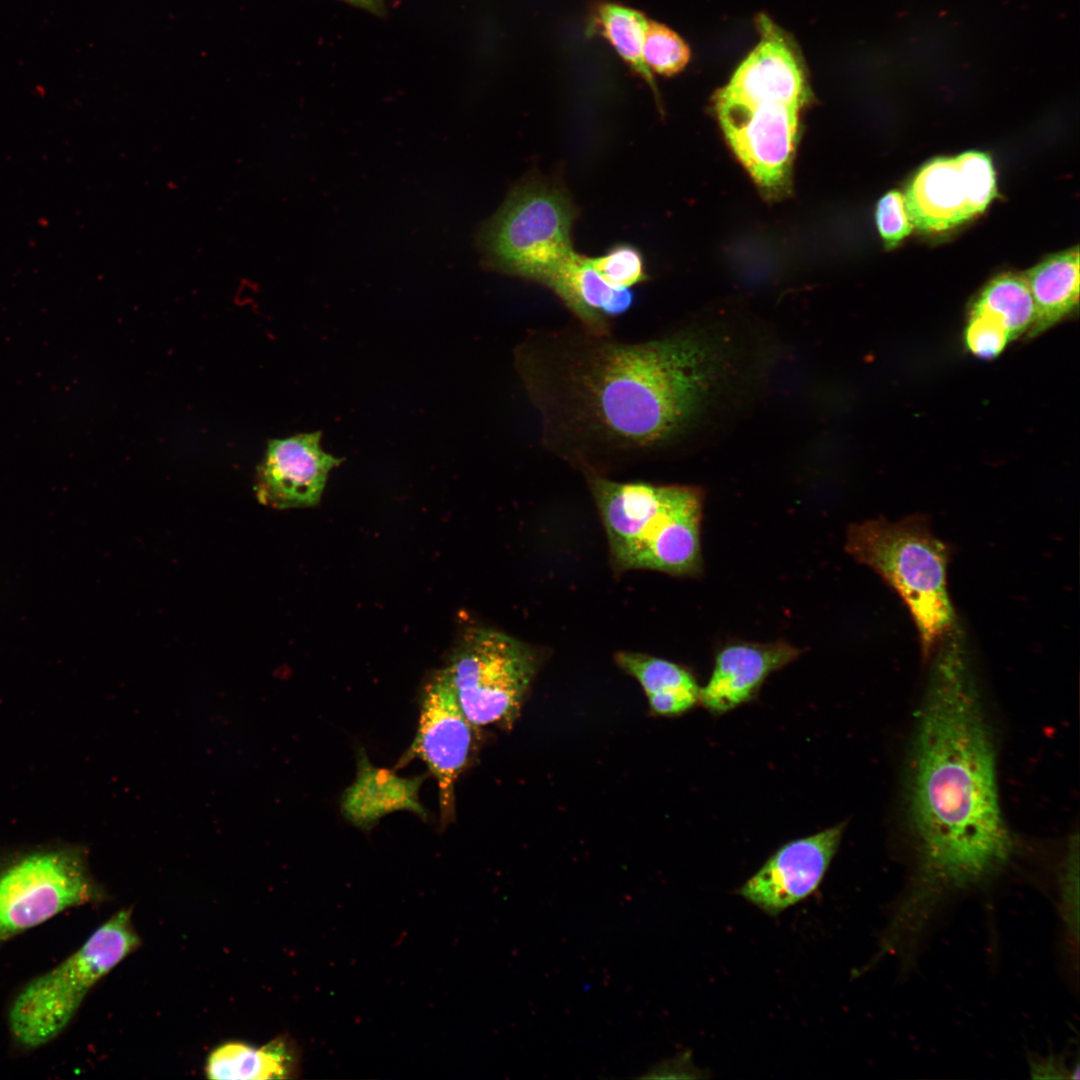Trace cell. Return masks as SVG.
Instances as JSON below:
<instances>
[{
    "label": "cell",
    "instance_id": "1",
    "mask_svg": "<svg viewBox=\"0 0 1080 1080\" xmlns=\"http://www.w3.org/2000/svg\"><path fill=\"white\" fill-rule=\"evenodd\" d=\"M512 359L543 447L585 474L672 443L723 369L715 345L696 331L627 341L577 323L529 329Z\"/></svg>",
    "mask_w": 1080,
    "mask_h": 1080
},
{
    "label": "cell",
    "instance_id": "24",
    "mask_svg": "<svg viewBox=\"0 0 1080 1080\" xmlns=\"http://www.w3.org/2000/svg\"><path fill=\"white\" fill-rule=\"evenodd\" d=\"M588 259L599 275L616 288H631L647 278L641 253L630 245H617L600 257Z\"/></svg>",
    "mask_w": 1080,
    "mask_h": 1080
},
{
    "label": "cell",
    "instance_id": "15",
    "mask_svg": "<svg viewBox=\"0 0 1080 1080\" xmlns=\"http://www.w3.org/2000/svg\"><path fill=\"white\" fill-rule=\"evenodd\" d=\"M761 19L760 42L720 91L745 102L774 101L804 106L809 93L802 69L773 23Z\"/></svg>",
    "mask_w": 1080,
    "mask_h": 1080
},
{
    "label": "cell",
    "instance_id": "19",
    "mask_svg": "<svg viewBox=\"0 0 1080 1080\" xmlns=\"http://www.w3.org/2000/svg\"><path fill=\"white\" fill-rule=\"evenodd\" d=\"M300 1056L293 1040L278 1036L256 1047L241 1041L217 1046L208 1056L209 1079H287L299 1072Z\"/></svg>",
    "mask_w": 1080,
    "mask_h": 1080
},
{
    "label": "cell",
    "instance_id": "21",
    "mask_svg": "<svg viewBox=\"0 0 1080 1080\" xmlns=\"http://www.w3.org/2000/svg\"><path fill=\"white\" fill-rule=\"evenodd\" d=\"M647 24L646 16L636 9L614 2H600L592 9L587 32L609 41L630 69L646 81L658 99L657 86L643 57Z\"/></svg>",
    "mask_w": 1080,
    "mask_h": 1080
},
{
    "label": "cell",
    "instance_id": "12",
    "mask_svg": "<svg viewBox=\"0 0 1080 1080\" xmlns=\"http://www.w3.org/2000/svg\"><path fill=\"white\" fill-rule=\"evenodd\" d=\"M845 827L846 823L842 822L785 843L737 893L771 916L801 902L820 886Z\"/></svg>",
    "mask_w": 1080,
    "mask_h": 1080
},
{
    "label": "cell",
    "instance_id": "27",
    "mask_svg": "<svg viewBox=\"0 0 1080 1080\" xmlns=\"http://www.w3.org/2000/svg\"><path fill=\"white\" fill-rule=\"evenodd\" d=\"M688 1055L680 1056L670 1060L663 1061L650 1067L644 1075L640 1076L641 1079H659V1078H683L690 1077L687 1072L689 1068Z\"/></svg>",
    "mask_w": 1080,
    "mask_h": 1080
},
{
    "label": "cell",
    "instance_id": "2",
    "mask_svg": "<svg viewBox=\"0 0 1080 1080\" xmlns=\"http://www.w3.org/2000/svg\"><path fill=\"white\" fill-rule=\"evenodd\" d=\"M932 657L913 737L909 816L920 878L963 889L997 874L1013 841L999 803L991 728L958 626Z\"/></svg>",
    "mask_w": 1080,
    "mask_h": 1080
},
{
    "label": "cell",
    "instance_id": "3",
    "mask_svg": "<svg viewBox=\"0 0 1080 1080\" xmlns=\"http://www.w3.org/2000/svg\"><path fill=\"white\" fill-rule=\"evenodd\" d=\"M585 475L617 568L648 569L675 576L701 574L704 495L700 488L617 482L600 474Z\"/></svg>",
    "mask_w": 1080,
    "mask_h": 1080
},
{
    "label": "cell",
    "instance_id": "13",
    "mask_svg": "<svg viewBox=\"0 0 1080 1080\" xmlns=\"http://www.w3.org/2000/svg\"><path fill=\"white\" fill-rule=\"evenodd\" d=\"M321 436L316 431L268 441L255 477L261 504L290 509L319 503L330 472L344 460L323 450Z\"/></svg>",
    "mask_w": 1080,
    "mask_h": 1080
},
{
    "label": "cell",
    "instance_id": "10",
    "mask_svg": "<svg viewBox=\"0 0 1080 1080\" xmlns=\"http://www.w3.org/2000/svg\"><path fill=\"white\" fill-rule=\"evenodd\" d=\"M996 193L991 158L968 151L927 162L908 184L903 198L913 228L939 232L982 213Z\"/></svg>",
    "mask_w": 1080,
    "mask_h": 1080
},
{
    "label": "cell",
    "instance_id": "16",
    "mask_svg": "<svg viewBox=\"0 0 1080 1080\" xmlns=\"http://www.w3.org/2000/svg\"><path fill=\"white\" fill-rule=\"evenodd\" d=\"M543 285L559 297L579 326L594 334L612 333V321L627 312L634 301L630 288L611 286L591 266L588 257L577 253Z\"/></svg>",
    "mask_w": 1080,
    "mask_h": 1080
},
{
    "label": "cell",
    "instance_id": "4",
    "mask_svg": "<svg viewBox=\"0 0 1080 1080\" xmlns=\"http://www.w3.org/2000/svg\"><path fill=\"white\" fill-rule=\"evenodd\" d=\"M846 550L901 597L917 628L922 656L929 660L957 623L947 590L950 550L928 519L913 514L897 521L878 518L853 524Z\"/></svg>",
    "mask_w": 1080,
    "mask_h": 1080
},
{
    "label": "cell",
    "instance_id": "11",
    "mask_svg": "<svg viewBox=\"0 0 1080 1080\" xmlns=\"http://www.w3.org/2000/svg\"><path fill=\"white\" fill-rule=\"evenodd\" d=\"M475 728L441 670L433 673L422 689L415 737L398 765L414 758L426 764L437 781L442 826L454 819L455 784L474 753Z\"/></svg>",
    "mask_w": 1080,
    "mask_h": 1080
},
{
    "label": "cell",
    "instance_id": "8",
    "mask_svg": "<svg viewBox=\"0 0 1080 1080\" xmlns=\"http://www.w3.org/2000/svg\"><path fill=\"white\" fill-rule=\"evenodd\" d=\"M102 896L79 851L42 850L12 859L0 867V944Z\"/></svg>",
    "mask_w": 1080,
    "mask_h": 1080
},
{
    "label": "cell",
    "instance_id": "23",
    "mask_svg": "<svg viewBox=\"0 0 1080 1080\" xmlns=\"http://www.w3.org/2000/svg\"><path fill=\"white\" fill-rule=\"evenodd\" d=\"M643 57L651 72L673 76L689 62L690 50L676 32L664 24L648 20Z\"/></svg>",
    "mask_w": 1080,
    "mask_h": 1080
},
{
    "label": "cell",
    "instance_id": "7",
    "mask_svg": "<svg viewBox=\"0 0 1080 1080\" xmlns=\"http://www.w3.org/2000/svg\"><path fill=\"white\" fill-rule=\"evenodd\" d=\"M538 666L536 652L505 633L469 631L441 672L469 722L510 728Z\"/></svg>",
    "mask_w": 1080,
    "mask_h": 1080
},
{
    "label": "cell",
    "instance_id": "17",
    "mask_svg": "<svg viewBox=\"0 0 1080 1080\" xmlns=\"http://www.w3.org/2000/svg\"><path fill=\"white\" fill-rule=\"evenodd\" d=\"M425 776L404 778L393 770L374 766L363 749L357 754V773L341 798L346 821L363 830L373 827L383 816L409 811L426 820L428 813L419 799Z\"/></svg>",
    "mask_w": 1080,
    "mask_h": 1080
},
{
    "label": "cell",
    "instance_id": "6",
    "mask_svg": "<svg viewBox=\"0 0 1080 1080\" xmlns=\"http://www.w3.org/2000/svg\"><path fill=\"white\" fill-rule=\"evenodd\" d=\"M574 207L565 192L540 182L517 186L482 227L478 243L491 269L543 284L575 253Z\"/></svg>",
    "mask_w": 1080,
    "mask_h": 1080
},
{
    "label": "cell",
    "instance_id": "28",
    "mask_svg": "<svg viewBox=\"0 0 1080 1080\" xmlns=\"http://www.w3.org/2000/svg\"><path fill=\"white\" fill-rule=\"evenodd\" d=\"M355 7L364 9L378 17H386L387 9L384 0H341Z\"/></svg>",
    "mask_w": 1080,
    "mask_h": 1080
},
{
    "label": "cell",
    "instance_id": "26",
    "mask_svg": "<svg viewBox=\"0 0 1080 1080\" xmlns=\"http://www.w3.org/2000/svg\"><path fill=\"white\" fill-rule=\"evenodd\" d=\"M875 216L878 231L887 247L897 245L913 229L903 194L899 191H890L878 201Z\"/></svg>",
    "mask_w": 1080,
    "mask_h": 1080
},
{
    "label": "cell",
    "instance_id": "25",
    "mask_svg": "<svg viewBox=\"0 0 1080 1080\" xmlns=\"http://www.w3.org/2000/svg\"><path fill=\"white\" fill-rule=\"evenodd\" d=\"M964 340L969 352L978 358H996L1011 341L1008 332L995 319L983 313H969Z\"/></svg>",
    "mask_w": 1080,
    "mask_h": 1080
},
{
    "label": "cell",
    "instance_id": "9",
    "mask_svg": "<svg viewBox=\"0 0 1080 1080\" xmlns=\"http://www.w3.org/2000/svg\"><path fill=\"white\" fill-rule=\"evenodd\" d=\"M802 107L774 101L745 102L720 90L715 96V109L725 137L769 199H779L790 192Z\"/></svg>",
    "mask_w": 1080,
    "mask_h": 1080
},
{
    "label": "cell",
    "instance_id": "14",
    "mask_svg": "<svg viewBox=\"0 0 1080 1080\" xmlns=\"http://www.w3.org/2000/svg\"><path fill=\"white\" fill-rule=\"evenodd\" d=\"M800 653L782 640L725 646L717 653L711 677L700 690L699 704L720 715L752 701L765 680Z\"/></svg>",
    "mask_w": 1080,
    "mask_h": 1080
},
{
    "label": "cell",
    "instance_id": "5",
    "mask_svg": "<svg viewBox=\"0 0 1080 1080\" xmlns=\"http://www.w3.org/2000/svg\"><path fill=\"white\" fill-rule=\"evenodd\" d=\"M140 945L131 909L119 910L65 960L18 990L7 1015L12 1039L24 1049L55 1039L96 983Z\"/></svg>",
    "mask_w": 1080,
    "mask_h": 1080
},
{
    "label": "cell",
    "instance_id": "20",
    "mask_svg": "<svg viewBox=\"0 0 1080 1080\" xmlns=\"http://www.w3.org/2000/svg\"><path fill=\"white\" fill-rule=\"evenodd\" d=\"M616 661L640 683L655 714L678 716L699 703L701 687L684 667L636 652H619Z\"/></svg>",
    "mask_w": 1080,
    "mask_h": 1080
},
{
    "label": "cell",
    "instance_id": "18",
    "mask_svg": "<svg viewBox=\"0 0 1080 1080\" xmlns=\"http://www.w3.org/2000/svg\"><path fill=\"white\" fill-rule=\"evenodd\" d=\"M1023 276L1035 309L1033 325L1027 333L1038 336L1070 315L1079 303V248L1053 254L1033 266Z\"/></svg>",
    "mask_w": 1080,
    "mask_h": 1080
},
{
    "label": "cell",
    "instance_id": "22",
    "mask_svg": "<svg viewBox=\"0 0 1080 1080\" xmlns=\"http://www.w3.org/2000/svg\"><path fill=\"white\" fill-rule=\"evenodd\" d=\"M970 312L997 320L1012 340L1028 333L1035 309L1023 274L1004 273L989 281L971 305Z\"/></svg>",
    "mask_w": 1080,
    "mask_h": 1080
}]
</instances>
